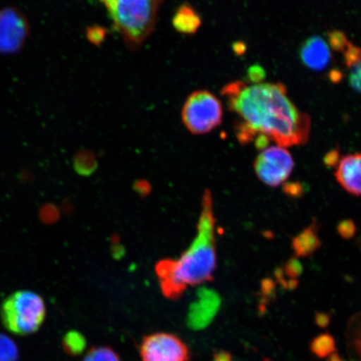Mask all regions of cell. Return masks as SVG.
Wrapping results in <instances>:
<instances>
[{"instance_id":"6da1fadb","label":"cell","mask_w":361,"mask_h":361,"mask_svg":"<svg viewBox=\"0 0 361 361\" xmlns=\"http://www.w3.org/2000/svg\"><path fill=\"white\" fill-rule=\"evenodd\" d=\"M222 94L238 117L235 132L243 145L255 142L262 150L270 142L283 147L308 142L310 117L298 109L282 83L236 80L226 85Z\"/></svg>"},{"instance_id":"7a4b0ae2","label":"cell","mask_w":361,"mask_h":361,"mask_svg":"<svg viewBox=\"0 0 361 361\" xmlns=\"http://www.w3.org/2000/svg\"><path fill=\"white\" fill-rule=\"evenodd\" d=\"M216 268L215 219L209 192L205 194L197 235L178 259L162 261L157 272L164 295L176 299L187 288L213 279Z\"/></svg>"},{"instance_id":"3957f363","label":"cell","mask_w":361,"mask_h":361,"mask_svg":"<svg viewBox=\"0 0 361 361\" xmlns=\"http://www.w3.org/2000/svg\"><path fill=\"white\" fill-rule=\"evenodd\" d=\"M128 47H141L154 30L161 0H100Z\"/></svg>"},{"instance_id":"277c9868","label":"cell","mask_w":361,"mask_h":361,"mask_svg":"<svg viewBox=\"0 0 361 361\" xmlns=\"http://www.w3.org/2000/svg\"><path fill=\"white\" fill-rule=\"evenodd\" d=\"M0 315L8 331L19 336L31 335L42 327L47 316V305L37 293L19 290L4 300Z\"/></svg>"},{"instance_id":"5b68a950","label":"cell","mask_w":361,"mask_h":361,"mask_svg":"<svg viewBox=\"0 0 361 361\" xmlns=\"http://www.w3.org/2000/svg\"><path fill=\"white\" fill-rule=\"evenodd\" d=\"M223 106L218 97L206 90H197L188 97L182 111V120L189 132L207 134L222 123Z\"/></svg>"},{"instance_id":"8992f818","label":"cell","mask_w":361,"mask_h":361,"mask_svg":"<svg viewBox=\"0 0 361 361\" xmlns=\"http://www.w3.org/2000/svg\"><path fill=\"white\" fill-rule=\"evenodd\" d=\"M257 177L271 188H278L290 178L295 161L286 147L270 146L262 149L255 161Z\"/></svg>"},{"instance_id":"52a82bcc","label":"cell","mask_w":361,"mask_h":361,"mask_svg":"<svg viewBox=\"0 0 361 361\" xmlns=\"http://www.w3.org/2000/svg\"><path fill=\"white\" fill-rule=\"evenodd\" d=\"M30 34L29 20L20 8L8 6L0 11V54L11 56L20 53Z\"/></svg>"},{"instance_id":"ba28073f","label":"cell","mask_w":361,"mask_h":361,"mask_svg":"<svg viewBox=\"0 0 361 361\" xmlns=\"http://www.w3.org/2000/svg\"><path fill=\"white\" fill-rule=\"evenodd\" d=\"M142 361H188L189 350L180 338L155 333L143 338L140 349Z\"/></svg>"},{"instance_id":"9c48e42d","label":"cell","mask_w":361,"mask_h":361,"mask_svg":"<svg viewBox=\"0 0 361 361\" xmlns=\"http://www.w3.org/2000/svg\"><path fill=\"white\" fill-rule=\"evenodd\" d=\"M328 43L334 51L341 53L349 71V83L361 94V47H357L340 30L328 34Z\"/></svg>"},{"instance_id":"30bf717a","label":"cell","mask_w":361,"mask_h":361,"mask_svg":"<svg viewBox=\"0 0 361 361\" xmlns=\"http://www.w3.org/2000/svg\"><path fill=\"white\" fill-rule=\"evenodd\" d=\"M221 299L218 293L211 288L202 287L197 292L196 300L189 308L188 326L200 331L209 326L220 308Z\"/></svg>"},{"instance_id":"8fae6325","label":"cell","mask_w":361,"mask_h":361,"mask_svg":"<svg viewBox=\"0 0 361 361\" xmlns=\"http://www.w3.org/2000/svg\"><path fill=\"white\" fill-rule=\"evenodd\" d=\"M300 56L302 63L309 69L323 71L332 61L331 48L326 39L313 35L302 44Z\"/></svg>"},{"instance_id":"7c38bea8","label":"cell","mask_w":361,"mask_h":361,"mask_svg":"<svg viewBox=\"0 0 361 361\" xmlns=\"http://www.w3.org/2000/svg\"><path fill=\"white\" fill-rule=\"evenodd\" d=\"M335 177L347 192L361 197V153L342 157L337 162Z\"/></svg>"},{"instance_id":"4fadbf2b","label":"cell","mask_w":361,"mask_h":361,"mask_svg":"<svg viewBox=\"0 0 361 361\" xmlns=\"http://www.w3.org/2000/svg\"><path fill=\"white\" fill-rule=\"evenodd\" d=\"M173 22L174 28L184 35L196 33L202 25L200 16L189 4H183L178 8Z\"/></svg>"},{"instance_id":"5bb4252c","label":"cell","mask_w":361,"mask_h":361,"mask_svg":"<svg viewBox=\"0 0 361 361\" xmlns=\"http://www.w3.org/2000/svg\"><path fill=\"white\" fill-rule=\"evenodd\" d=\"M310 350L319 358L327 357L336 350V342L334 338L329 334H323L311 343Z\"/></svg>"},{"instance_id":"9a60e30c","label":"cell","mask_w":361,"mask_h":361,"mask_svg":"<svg viewBox=\"0 0 361 361\" xmlns=\"http://www.w3.org/2000/svg\"><path fill=\"white\" fill-rule=\"evenodd\" d=\"M62 345L68 355H78L82 353L87 347V341L80 333L70 331L63 338Z\"/></svg>"},{"instance_id":"2e32d148","label":"cell","mask_w":361,"mask_h":361,"mask_svg":"<svg viewBox=\"0 0 361 361\" xmlns=\"http://www.w3.org/2000/svg\"><path fill=\"white\" fill-rule=\"evenodd\" d=\"M19 350L12 338L0 334V361H18Z\"/></svg>"},{"instance_id":"e0dca14e","label":"cell","mask_w":361,"mask_h":361,"mask_svg":"<svg viewBox=\"0 0 361 361\" xmlns=\"http://www.w3.org/2000/svg\"><path fill=\"white\" fill-rule=\"evenodd\" d=\"M83 361H121V359L110 347H97L90 350Z\"/></svg>"},{"instance_id":"ac0fdd59","label":"cell","mask_w":361,"mask_h":361,"mask_svg":"<svg viewBox=\"0 0 361 361\" xmlns=\"http://www.w3.org/2000/svg\"><path fill=\"white\" fill-rule=\"evenodd\" d=\"M314 233L310 230H307L304 233H302L299 238H297L295 243H293V247L298 254L300 255H307L310 250H314L315 243L318 242L317 239L310 240L314 238Z\"/></svg>"},{"instance_id":"d6986e66","label":"cell","mask_w":361,"mask_h":361,"mask_svg":"<svg viewBox=\"0 0 361 361\" xmlns=\"http://www.w3.org/2000/svg\"><path fill=\"white\" fill-rule=\"evenodd\" d=\"M264 72L259 66L252 67L250 71H248V82L251 83H259L262 82V80L264 78Z\"/></svg>"},{"instance_id":"ffe728a7","label":"cell","mask_w":361,"mask_h":361,"mask_svg":"<svg viewBox=\"0 0 361 361\" xmlns=\"http://www.w3.org/2000/svg\"><path fill=\"white\" fill-rule=\"evenodd\" d=\"M105 31L102 28H97V27H94V28L88 30V37L90 42L94 44L101 43L104 38H105Z\"/></svg>"},{"instance_id":"44dd1931","label":"cell","mask_w":361,"mask_h":361,"mask_svg":"<svg viewBox=\"0 0 361 361\" xmlns=\"http://www.w3.org/2000/svg\"><path fill=\"white\" fill-rule=\"evenodd\" d=\"M315 322L319 327L326 328L329 326V318L326 314H318L316 315Z\"/></svg>"},{"instance_id":"7402d4cb","label":"cell","mask_w":361,"mask_h":361,"mask_svg":"<svg viewBox=\"0 0 361 361\" xmlns=\"http://www.w3.org/2000/svg\"><path fill=\"white\" fill-rule=\"evenodd\" d=\"M214 361H233L232 355L227 351L221 350L214 355Z\"/></svg>"},{"instance_id":"603a6c76","label":"cell","mask_w":361,"mask_h":361,"mask_svg":"<svg viewBox=\"0 0 361 361\" xmlns=\"http://www.w3.org/2000/svg\"><path fill=\"white\" fill-rule=\"evenodd\" d=\"M328 361H342V360H341V359L340 358V356H338V354L333 353L331 355V357L329 358Z\"/></svg>"}]
</instances>
